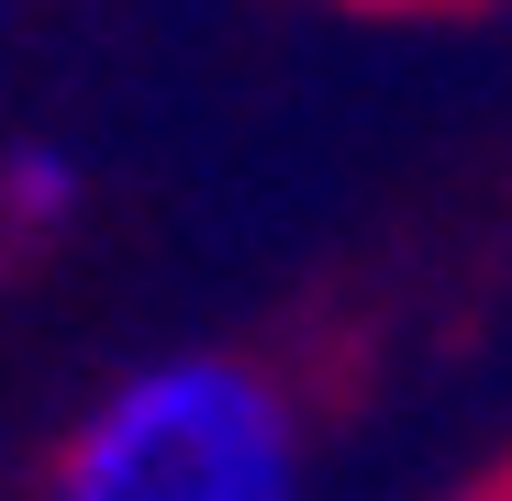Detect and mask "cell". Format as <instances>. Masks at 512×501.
<instances>
[{
	"label": "cell",
	"instance_id": "obj_1",
	"mask_svg": "<svg viewBox=\"0 0 512 501\" xmlns=\"http://www.w3.org/2000/svg\"><path fill=\"white\" fill-rule=\"evenodd\" d=\"M45 501H312L290 390L245 357H156L101 390Z\"/></svg>",
	"mask_w": 512,
	"mask_h": 501
},
{
	"label": "cell",
	"instance_id": "obj_3",
	"mask_svg": "<svg viewBox=\"0 0 512 501\" xmlns=\"http://www.w3.org/2000/svg\"><path fill=\"white\" fill-rule=\"evenodd\" d=\"M368 12H423V0H368Z\"/></svg>",
	"mask_w": 512,
	"mask_h": 501
},
{
	"label": "cell",
	"instance_id": "obj_2",
	"mask_svg": "<svg viewBox=\"0 0 512 501\" xmlns=\"http://www.w3.org/2000/svg\"><path fill=\"white\" fill-rule=\"evenodd\" d=\"M0 212H12L23 234L34 223H67L78 212V156L67 145H12V156H0Z\"/></svg>",
	"mask_w": 512,
	"mask_h": 501
},
{
	"label": "cell",
	"instance_id": "obj_4",
	"mask_svg": "<svg viewBox=\"0 0 512 501\" xmlns=\"http://www.w3.org/2000/svg\"><path fill=\"white\" fill-rule=\"evenodd\" d=\"M468 501H512V490H468Z\"/></svg>",
	"mask_w": 512,
	"mask_h": 501
}]
</instances>
